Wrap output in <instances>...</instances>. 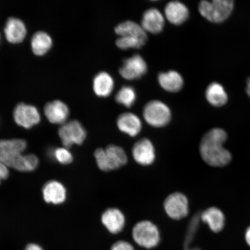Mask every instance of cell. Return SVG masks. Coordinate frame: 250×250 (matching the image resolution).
Wrapping results in <instances>:
<instances>
[{"label": "cell", "mask_w": 250, "mask_h": 250, "mask_svg": "<svg viewBox=\"0 0 250 250\" xmlns=\"http://www.w3.org/2000/svg\"><path fill=\"white\" fill-rule=\"evenodd\" d=\"M234 7V0H201L199 12L210 22L220 23L230 17Z\"/></svg>", "instance_id": "cell-2"}, {"label": "cell", "mask_w": 250, "mask_h": 250, "mask_svg": "<svg viewBox=\"0 0 250 250\" xmlns=\"http://www.w3.org/2000/svg\"><path fill=\"white\" fill-rule=\"evenodd\" d=\"M132 236L136 245L146 249L155 248L161 241L158 227L148 220L137 223L133 228Z\"/></svg>", "instance_id": "cell-4"}, {"label": "cell", "mask_w": 250, "mask_h": 250, "mask_svg": "<svg viewBox=\"0 0 250 250\" xmlns=\"http://www.w3.org/2000/svg\"><path fill=\"white\" fill-rule=\"evenodd\" d=\"M104 149L106 161L109 171L117 170L127 163L128 156L126 152L121 146L109 145Z\"/></svg>", "instance_id": "cell-18"}, {"label": "cell", "mask_w": 250, "mask_h": 250, "mask_svg": "<svg viewBox=\"0 0 250 250\" xmlns=\"http://www.w3.org/2000/svg\"><path fill=\"white\" fill-rule=\"evenodd\" d=\"M39 159L34 155H21L15 161L12 167L21 171H32L39 165Z\"/></svg>", "instance_id": "cell-26"}, {"label": "cell", "mask_w": 250, "mask_h": 250, "mask_svg": "<svg viewBox=\"0 0 250 250\" xmlns=\"http://www.w3.org/2000/svg\"><path fill=\"white\" fill-rule=\"evenodd\" d=\"M51 157L56 161L62 165H68L73 161V156L67 148H57L52 149L51 152Z\"/></svg>", "instance_id": "cell-27"}, {"label": "cell", "mask_w": 250, "mask_h": 250, "mask_svg": "<svg viewBox=\"0 0 250 250\" xmlns=\"http://www.w3.org/2000/svg\"><path fill=\"white\" fill-rule=\"evenodd\" d=\"M189 11L187 6L181 1L174 0L166 5L164 10L165 19L171 24L181 25L189 18Z\"/></svg>", "instance_id": "cell-14"}, {"label": "cell", "mask_w": 250, "mask_h": 250, "mask_svg": "<svg viewBox=\"0 0 250 250\" xmlns=\"http://www.w3.org/2000/svg\"><path fill=\"white\" fill-rule=\"evenodd\" d=\"M117 126L120 132L132 137L138 136L143 129L142 120L132 112H124L119 115Z\"/></svg>", "instance_id": "cell-12"}, {"label": "cell", "mask_w": 250, "mask_h": 250, "mask_svg": "<svg viewBox=\"0 0 250 250\" xmlns=\"http://www.w3.org/2000/svg\"><path fill=\"white\" fill-rule=\"evenodd\" d=\"M151 1H158V0H151Z\"/></svg>", "instance_id": "cell-35"}, {"label": "cell", "mask_w": 250, "mask_h": 250, "mask_svg": "<svg viewBox=\"0 0 250 250\" xmlns=\"http://www.w3.org/2000/svg\"><path fill=\"white\" fill-rule=\"evenodd\" d=\"M42 193L45 201L53 205H61L67 198L66 189L57 181L47 183L43 187Z\"/></svg>", "instance_id": "cell-16"}, {"label": "cell", "mask_w": 250, "mask_h": 250, "mask_svg": "<svg viewBox=\"0 0 250 250\" xmlns=\"http://www.w3.org/2000/svg\"><path fill=\"white\" fill-rule=\"evenodd\" d=\"M163 208L166 214L174 221H181L189 214V202L181 192H174L164 199Z\"/></svg>", "instance_id": "cell-5"}, {"label": "cell", "mask_w": 250, "mask_h": 250, "mask_svg": "<svg viewBox=\"0 0 250 250\" xmlns=\"http://www.w3.org/2000/svg\"><path fill=\"white\" fill-rule=\"evenodd\" d=\"M59 136L64 147L69 148L74 145H83L86 139L87 132L80 122L72 120L62 125Z\"/></svg>", "instance_id": "cell-6"}, {"label": "cell", "mask_w": 250, "mask_h": 250, "mask_svg": "<svg viewBox=\"0 0 250 250\" xmlns=\"http://www.w3.org/2000/svg\"><path fill=\"white\" fill-rule=\"evenodd\" d=\"M146 44L142 41L137 39L127 38L125 37H120L116 41L118 48L126 50L128 49H140Z\"/></svg>", "instance_id": "cell-28"}, {"label": "cell", "mask_w": 250, "mask_h": 250, "mask_svg": "<svg viewBox=\"0 0 250 250\" xmlns=\"http://www.w3.org/2000/svg\"><path fill=\"white\" fill-rule=\"evenodd\" d=\"M111 250H135V249L132 244L124 240H120L112 245Z\"/></svg>", "instance_id": "cell-30"}, {"label": "cell", "mask_w": 250, "mask_h": 250, "mask_svg": "<svg viewBox=\"0 0 250 250\" xmlns=\"http://www.w3.org/2000/svg\"><path fill=\"white\" fill-rule=\"evenodd\" d=\"M246 92L250 98V78H249L248 81H247Z\"/></svg>", "instance_id": "cell-34"}, {"label": "cell", "mask_w": 250, "mask_h": 250, "mask_svg": "<svg viewBox=\"0 0 250 250\" xmlns=\"http://www.w3.org/2000/svg\"><path fill=\"white\" fill-rule=\"evenodd\" d=\"M114 89V81L107 72H101L94 78L93 89L97 96L107 98Z\"/></svg>", "instance_id": "cell-21"}, {"label": "cell", "mask_w": 250, "mask_h": 250, "mask_svg": "<svg viewBox=\"0 0 250 250\" xmlns=\"http://www.w3.org/2000/svg\"><path fill=\"white\" fill-rule=\"evenodd\" d=\"M15 123L19 126L30 129L39 124L41 117L38 109L34 106L20 103L15 107L14 111Z\"/></svg>", "instance_id": "cell-10"}, {"label": "cell", "mask_w": 250, "mask_h": 250, "mask_svg": "<svg viewBox=\"0 0 250 250\" xmlns=\"http://www.w3.org/2000/svg\"><path fill=\"white\" fill-rule=\"evenodd\" d=\"M44 113L50 123L62 125L66 123L70 110L64 102L55 101L48 103L45 105Z\"/></svg>", "instance_id": "cell-15"}, {"label": "cell", "mask_w": 250, "mask_h": 250, "mask_svg": "<svg viewBox=\"0 0 250 250\" xmlns=\"http://www.w3.org/2000/svg\"><path fill=\"white\" fill-rule=\"evenodd\" d=\"M158 81L162 89L170 93L180 91L184 85L183 77L177 71L174 70L159 73Z\"/></svg>", "instance_id": "cell-19"}, {"label": "cell", "mask_w": 250, "mask_h": 250, "mask_svg": "<svg viewBox=\"0 0 250 250\" xmlns=\"http://www.w3.org/2000/svg\"><path fill=\"white\" fill-rule=\"evenodd\" d=\"M7 166L0 162V184L8 177L9 171Z\"/></svg>", "instance_id": "cell-31"}, {"label": "cell", "mask_w": 250, "mask_h": 250, "mask_svg": "<svg viewBox=\"0 0 250 250\" xmlns=\"http://www.w3.org/2000/svg\"><path fill=\"white\" fill-rule=\"evenodd\" d=\"M115 32L120 37L139 40L145 43L147 42L146 31L141 24L132 21H125L118 24L115 28Z\"/></svg>", "instance_id": "cell-17"}, {"label": "cell", "mask_w": 250, "mask_h": 250, "mask_svg": "<svg viewBox=\"0 0 250 250\" xmlns=\"http://www.w3.org/2000/svg\"><path fill=\"white\" fill-rule=\"evenodd\" d=\"M26 146L27 144L23 140H0V162L8 167H12Z\"/></svg>", "instance_id": "cell-7"}, {"label": "cell", "mask_w": 250, "mask_h": 250, "mask_svg": "<svg viewBox=\"0 0 250 250\" xmlns=\"http://www.w3.org/2000/svg\"><path fill=\"white\" fill-rule=\"evenodd\" d=\"M226 131L214 128L203 136L199 151L203 160L213 167H223L230 163V153L223 146L227 139Z\"/></svg>", "instance_id": "cell-1"}, {"label": "cell", "mask_w": 250, "mask_h": 250, "mask_svg": "<svg viewBox=\"0 0 250 250\" xmlns=\"http://www.w3.org/2000/svg\"><path fill=\"white\" fill-rule=\"evenodd\" d=\"M52 45L51 37L43 31H39L34 34L31 39V48L34 54L37 56H42L46 54L51 48Z\"/></svg>", "instance_id": "cell-24"}, {"label": "cell", "mask_w": 250, "mask_h": 250, "mask_svg": "<svg viewBox=\"0 0 250 250\" xmlns=\"http://www.w3.org/2000/svg\"><path fill=\"white\" fill-rule=\"evenodd\" d=\"M148 67L142 56L135 54L125 59L120 69V76L125 80L132 81L139 79L145 75Z\"/></svg>", "instance_id": "cell-8"}, {"label": "cell", "mask_w": 250, "mask_h": 250, "mask_svg": "<svg viewBox=\"0 0 250 250\" xmlns=\"http://www.w3.org/2000/svg\"><path fill=\"white\" fill-rule=\"evenodd\" d=\"M94 156H95L97 166L100 170L105 172L109 171L107 161H106L104 148H97L94 152Z\"/></svg>", "instance_id": "cell-29"}, {"label": "cell", "mask_w": 250, "mask_h": 250, "mask_svg": "<svg viewBox=\"0 0 250 250\" xmlns=\"http://www.w3.org/2000/svg\"><path fill=\"white\" fill-rule=\"evenodd\" d=\"M132 155L134 161L142 167L152 165L156 159L154 144L149 139H141L134 144Z\"/></svg>", "instance_id": "cell-9"}, {"label": "cell", "mask_w": 250, "mask_h": 250, "mask_svg": "<svg viewBox=\"0 0 250 250\" xmlns=\"http://www.w3.org/2000/svg\"><path fill=\"white\" fill-rule=\"evenodd\" d=\"M6 39L9 42L19 43L26 37V27L22 21L15 18H9L4 28Z\"/></svg>", "instance_id": "cell-20"}, {"label": "cell", "mask_w": 250, "mask_h": 250, "mask_svg": "<svg viewBox=\"0 0 250 250\" xmlns=\"http://www.w3.org/2000/svg\"><path fill=\"white\" fill-rule=\"evenodd\" d=\"M165 23L164 15L158 9L152 8L143 14L141 26L146 33L156 34L163 30Z\"/></svg>", "instance_id": "cell-13"}, {"label": "cell", "mask_w": 250, "mask_h": 250, "mask_svg": "<svg viewBox=\"0 0 250 250\" xmlns=\"http://www.w3.org/2000/svg\"><path fill=\"white\" fill-rule=\"evenodd\" d=\"M201 219L204 223L208 224L213 232H220L224 227V215L218 208H211L207 209L203 212Z\"/></svg>", "instance_id": "cell-23"}, {"label": "cell", "mask_w": 250, "mask_h": 250, "mask_svg": "<svg viewBox=\"0 0 250 250\" xmlns=\"http://www.w3.org/2000/svg\"><path fill=\"white\" fill-rule=\"evenodd\" d=\"M143 116L146 124L155 128L167 126L170 123L172 117L168 106L158 100L146 103L143 108Z\"/></svg>", "instance_id": "cell-3"}, {"label": "cell", "mask_w": 250, "mask_h": 250, "mask_svg": "<svg viewBox=\"0 0 250 250\" xmlns=\"http://www.w3.org/2000/svg\"><path fill=\"white\" fill-rule=\"evenodd\" d=\"M102 223L109 233L117 234L122 232L126 224L124 212L117 208H109L103 212Z\"/></svg>", "instance_id": "cell-11"}, {"label": "cell", "mask_w": 250, "mask_h": 250, "mask_svg": "<svg viewBox=\"0 0 250 250\" xmlns=\"http://www.w3.org/2000/svg\"><path fill=\"white\" fill-rule=\"evenodd\" d=\"M208 102L214 107H220L227 104L228 97L223 85L218 83H212L206 90Z\"/></svg>", "instance_id": "cell-22"}, {"label": "cell", "mask_w": 250, "mask_h": 250, "mask_svg": "<svg viewBox=\"0 0 250 250\" xmlns=\"http://www.w3.org/2000/svg\"><path fill=\"white\" fill-rule=\"evenodd\" d=\"M24 250H43L42 247L36 244L31 243L28 245Z\"/></svg>", "instance_id": "cell-32"}, {"label": "cell", "mask_w": 250, "mask_h": 250, "mask_svg": "<svg viewBox=\"0 0 250 250\" xmlns=\"http://www.w3.org/2000/svg\"><path fill=\"white\" fill-rule=\"evenodd\" d=\"M137 98L135 89L130 86H124L119 90L115 101L127 108H131L136 102Z\"/></svg>", "instance_id": "cell-25"}, {"label": "cell", "mask_w": 250, "mask_h": 250, "mask_svg": "<svg viewBox=\"0 0 250 250\" xmlns=\"http://www.w3.org/2000/svg\"><path fill=\"white\" fill-rule=\"evenodd\" d=\"M246 239L248 245L250 246V227L249 228L248 230H247L246 233Z\"/></svg>", "instance_id": "cell-33"}]
</instances>
